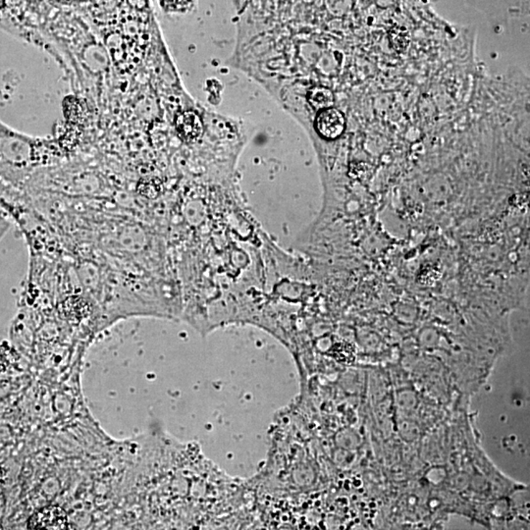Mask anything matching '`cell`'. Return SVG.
Here are the masks:
<instances>
[{
  "mask_svg": "<svg viewBox=\"0 0 530 530\" xmlns=\"http://www.w3.org/2000/svg\"><path fill=\"white\" fill-rule=\"evenodd\" d=\"M162 8L171 13H182L191 8L195 0H159Z\"/></svg>",
  "mask_w": 530,
  "mask_h": 530,
  "instance_id": "8992f818",
  "label": "cell"
},
{
  "mask_svg": "<svg viewBox=\"0 0 530 530\" xmlns=\"http://www.w3.org/2000/svg\"><path fill=\"white\" fill-rule=\"evenodd\" d=\"M306 100L309 105L316 111L323 110V109L333 108L335 98L332 91L328 88L318 86V87L311 88L308 91Z\"/></svg>",
  "mask_w": 530,
  "mask_h": 530,
  "instance_id": "5b68a950",
  "label": "cell"
},
{
  "mask_svg": "<svg viewBox=\"0 0 530 530\" xmlns=\"http://www.w3.org/2000/svg\"><path fill=\"white\" fill-rule=\"evenodd\" d=\"M490 21L508 24L511 20L529 16V0H466Z\"/></svg>",
  "mask_w": 530,
  "mask_h": 530,
  "instance_id": "6da1fadb",
  "label": "cell"
},
{
  "mask_svg": "<svg viewBox=\"0 0 530 530\" xmlns=\"http://www.w3.org/2000/svg\"><path fill=\"white\" fill-rule=\"evenodd\" d=\"M314 125L322 138L336 139L343 135L346 128V119L339 109L329 108L318 111Z\"/></svg>",
  "mask_w": 530,
  "mask_h": 530,
  "instance_id": "7a4b0ae2",
  "label": "cell"
},
{
  "mask_svg": "<svg viewBox=\"0 0 530 530\" xmlns=\"http://www.w3.org/2000/svg\"><path fill=\"white\" fill-rule=\"evenodd\" d=\"M175 124L179 135L187 141L199 138L204 130L202 119L194 111H185L180 114Z\"/></svg>",
  "mask_w": 530,
  "mask_h": 530,
  "instance_id": "277c9868",
  "label": "cell"
},
{
  "mask_svg": "<svg viewBox=\"0 0 530 530\" xmlns=\"http://www.w3.org/2000/svg\"><path fill=\"white\" fill-rule=\"evenodd\" d=\"M68 526L67 516L62 509L58 507H48L42 509L30 519V529H65Z\"/></svg>",
  "mask_w": 530,
  "mask_h": 530,
  "instance_id": "3957f363",
  "label": "cell"
}]
</instances>
